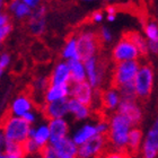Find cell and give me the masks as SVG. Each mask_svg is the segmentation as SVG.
<instances>
[{
    "label": "cell",
    "mask_w": 158,
    "mask_h": 158,
    "mask_svg": "<svg viewBox=\"0 0 158 158\" xmlns=\"http://www.w3.org/2000/svg\"><path fill=\"white\" fill-rule=\"evenodd\" d=\"M116 112L124 115L131 122L133 127H138L140 122L142 121V110L138 104V101H123L122 99Z\"/></svg>",
    "instance_id": "cell-13"
},
{
    "label": "cell",
    "mask_w": 158,
    "mask_h": 158,
    "mask_svg": "<svg viewBox=\"0 0 158 158\" xmlns=\"http://www.w3.org/2000/svg\"><path fill=\"white\" fill-rule=\"evenodd\" d=\"M97 135H98V133H97L96 124L87 123V124L82 125L79 130H77V131L73 133L71 139H73V142L79 147V146L84 145L85 142H87L88 140H90V139L94 138V137Z\"/></svg>",
    "instance_id": "cell-22"
},
{
    "label": "cell",
    "mask_w": 158,
    "mask_h": 158,
    "mask_svg": "<svg viewBox=\"0 0 158 158\" xmlns=\"http://www.w3.org/2000/svg\"><path fill=\"white\" fill-rule=\"evenodd\" d=\"M97 158H131V155L128 150H115L109 147Z\"/></svg>",
    "instance_id": "cell-30"
},
{
    "label": "cell",
    "mask_w": 158,
    "mask_h": 158,
    "mask_svg": "<svg viewBox=\"0 0 158 158\" xmlns=\"http://www.w3.org/2000/svg\"><path fill=\"white\" fill-rule=\"evenodd\" d=\"M123 35L130 39L132 42L135 43V45L138 48L139 52H140V56H148L149 49H148V43H147V40L142 36L139 32H135V31H129L127 33H124Z\"/></svg>",
    "instance_id": "cell-28"
},
{
    "label": "cell",
    "mask_w": 158,
    "mask_h": 158,
    "mask_svg": "<svg viewBox=\"0 0 158 158\" xmlns=\"http://www.w3.org/2000/svg\"><path fill=\"white\" fill-rule=\"evenodd\" d=\"M106 18L109 22H114L116 17V7L115 6H107L106 7Z\"/></svg>",
    "instance_id": "cell-34"
},
{
    "label": "cell",
    "mask_w": 158,
    "mask_h": 158,
    "mask_svg": "<svg viewBox=\"0 0 158 158\" xmlns=\"http://www.w3.org/2000/svg\"><path fill=\"white\" fill-rule=\"evenodd\" d=\"M41 158H45V157H41Z\"/></svg>",
    "instance_id": "cell-45"
},
{
    "label": "cell",
    "mask_w": 158,
    "mask_h": 158,
    "mask_svg": "<svg viewBox=\"0 0 158 158\" xmlns=\"http://www.w3.org/2000/svg\"><path fill=\"white\" fill-rule=\"evenodd\" d=\"M50 85H70L71 84V73H70L69 63L62 60L53 66L49 75Z\"/></svg>",
    "instance_id": "cell-14"
},
{
    "label": "cell",
    "mask_w": 158,
    "mask_h": 158,
    "mask_svg": "<svg viewBox=\"0 0 158 158\" xmlns=\"http://www.w3.org/2000/svg\"><path fill=\"white\" fill-rule=\"evenodd\" d=\"M7 8L15 18L19 20L28 19L33 13V10L28 6H26L22 0H10L7 5Z\"/></svg>",
    "instance_id": "cell-21"
},
{
    "label": "cell",
    "mask_w": 158,
    "mask_h": 158,
    "mask_svg": "<svg viewBox=\"0 0 158 158\" xmlns=\"http://www.w3.org/2000/svg\"><path fill=\"white\" fill-rule=\"evenodd\" d=\"M141 154L142 158L158 157V115L143 139Z\"/></svg>",
    "instance_id": "cell-10"
},
{
    "label": "cell",
    "mask_w": 158,
    "mask_h": 158,
    "mask_svg": "<svg viewBox=\"0 0 158 158\" xmlns=\"http://www.w3.org/2000/svg\"><path fill=\"white\" fill-rule=\"evenodd\" d=\"M28 31L34 36H41L46 28V7L41 5L39 8L33 10L28 18Z\"/></svg>",
    "instance_id": "cell-12"
},
{
    "label": "cell",
    "mask_w": 158,
    "mask_h": 158,
    "mask_svg": "<svg viewBox=\"0 0 158 158\" xmlns=\"http://www.w3.org/2000/svg\"><path fill=\"white\" fill-rule=\"evenodd\" d=\"M145 35L147 43H148V49L149 52L157 54L158 53V24L148 20L145 24Z\"/></svg>",
    "instance_id": "cell-20"
},
{
    "label": "cell",
    "mask_w": 158,
    "mask_h": 158,
    "mask_svg": "<svg viewBox=\"0 0 158 158\" xmlns=\"http://www.w3.org/2000/svg\"><path fill=\"white\" fill-rule=\"evenodd\" d=\"M152 85H154L152 67L147 62L141 63L138 73L135 78V81H133L138 101H147L149 98L152 90Z\"/></svg>",
    "instance_id": "cell-5"
},
{
    "label": "cell",
    "mask_w": 158,
    "mask_h": 158,
    "mask_svg": "<svg viewBox=\"0 0 158 158\" xmlns=\"http://www.w3.org/2000/svg\"><path fill=\"white\" fill-rule=\"evenodd\" d=\"M139 58H140V52L138 48L125 35L121 37V40L116 43L112 50V59L114 63L133 61L138 60Z\"/></svg>",
    "instance_id": "cell-6"
},
{
    "label": "cell",
    "mask_w": 158,
    "mask_h": 158,
    "mask_svg": "<svg viewBox=\"0 0 158 158\" xmlns=\"http://www.w3.org/2000/svg\"><path fill=\"white\" fill-rule=\"evenodd\" d=\"M73 158H77V157H73Z\"/></svg>",
    "instance_id": "cell-46"
},
{
    "label": "cell",
    "mask_w": 158,
    "mask_h": 158,
    "mask_svg": "<svg viewBox=\"0 0 158 158\" xmlns=\"http://www.w3.org/2000/svg\"><path fill=\"white\" fill-rule=\"evenodd\" d=\"M69 63L70 73H71V84L76 82H81L87 80V75H86L85 63L81 59L70 60L67 61Z\"/></svg>",
    "instance_id": "cell-25"
},
{
    "label": "cell",
    "mask_w": 158,
    "mask_h": 158,
    "mask_svg": "<svg viewBox=\"0 0 158 158\" xmlns=\"http://www.w3.org/2000/svg\"><path fill=\"white\" fill-rule=\"evenodd\" d=\"M40 109L42 111L43 116L49 121L53 118H63L69 113V98L44 103Z\"/></svg>",
    "instance_id": "cell-11"
},
{
    "label": "cell",
    "mask_w": 158,
    "mask_h": 158,
    "mask_svg": "<svg viewBox=\"0 0 158 158\" xmlns=\"http://www.w3.org/2000/svg\"><path fill=\"white\" fill-rule=\"evenodd\" d=\"M30 138H32L34 141L39 145L40 148L50 143V129L49 124H41L36 129H31Z\"/></svg>",
    "instance_id": "cell-27"
},
{
    "label": "cell",
    "mask_w": 158,
    "mask_h": 158,
    "mask_svg": "<svg viewBox=\"0 0 158 158\" xmlns=\"http://www.w3.org/2000/svg\"><path fill=\"white\" fill-rule=\"evenodd\" d=\"M104 1H105V2H112L113 0H104Z\"/></svg>",
    "instance_id": "cell-42"
},
{
    "label": "cell",
    "mask_w": 158,
    "mask_h": 158,
    "mask_svg": "<svg viewBox=\"0 0 158 158\" xmlns=\"http://www.w3.org/2000/svg\"><path fill=\"white\" fill-rule=\"evenodd\" d=\"M109 147L107 135H97L84 145L79 146L77 158H97Z\"/></svg>",
    "instance_id": "cell-8"
},
{
    "label": "cell",
    "mask_w": 158,
    "mask_h": 158,
    "mask_svg": "<svg viewBox=\"0 0 158 158\" xmlns=\"http://www.w3.org/2000/svg\"><path fill=\"white\" fill-rule=\"evenodd\" d=\"M48 124H49V129H50V143L51 145L60 141L61 139L68 137L69 124L64 120V118L50 120Z\"/></svg>",
    "instance_id": "cell-17"
},
{
    "label": "cell",
    "mask_w": 158,
    "mask_h": 158,
    "mask_svg": "<svg viewBox=\"0 0 158 158\" xmlns=\"http://www.w3.org/2000/svg\"><path fill=\"white\" fill-rule=\"evenodd\" d=\"M70 85H50L44 94V103H52L70 97Z\"/></svg>",
    "instance_id": "cell-19"
},
{
    "label": "cell",
    "mask_w": 158,
    "mask_h": 158,
    "mask_svg": "<svg viewBox=\"0 0 158 158\" xmlns=\"http://www.w3.org/2000/svg\"><path fill=\"white\" fill-rule=\"evenodd\" d=\"M121 101L122 98L120 92L115 87L111 86L110 88L101 90V106L103 110L110 111V112H113V111L116 112Z\"/></svg>",
    "instance_id": "cell-16"
},
{
    "label": "cell",
    "mask_w": 158,
    "mask_h": 158,
    "mask_svg": "<svg viewBox=\"0 0 158 158\" xmlns=\"http://www.w3.org/2000/svg\"><path fill=\"white\" fill-rule=\"evenodd\" d=\"M1 158H19V157H17V156H15V155H11V154H8V152H5V154L1 156Z\"/></svg>",
    "instance_id": "cell-41"
},
{
    "label": "cell",
    "mask_w": 158,
    "mask_h": 158,
    "mask_svg": "<svg viewBox=\"0 0 158 158\" xmlns=\"http://www.w3.org/2000/svg\"><path fill=\"white\" fill-rule=\"evenodd\" d=\"M98 35H99V39H101V42L105 43V44H109V43L112 42L113 40V35H112V32L107 28V27L103 26L101 27V30L98 31Z\"/></svg>",
    "instance_id": "cell-32"
},
{
    "label": "cell",
    "mask_w": 158,
    "mask_h": 158,
    "mask_svg": "<svg viewBox=\"0 0 158 158\" xmlns=\"http://www.w3.org/2000/svg\"><path fill=\"white\" fill-rule=\"evenodd\" d=\"M50 86V80L49 76H39L33 80V84H32V89H33V96L36 97L40 96L43 98L44 101V94H45L46 89L49 88Z\"/></svg>",
    "instance_id": "cell-29"
},
{
    "label": "cell",
    "mask_w": 158,
    "mask_h": 158,
    "mask_svg": "<svg viewBox=\"0 0 158 158\" xmlns=\"http://www.w3.org/2000/svg\"><path fill=\"white\" fill-rule=\"evenodd\" d=\"M61 58L64 61L80 59L76 35H70L67 39L66 43H64V45L62 48V51H61Z\"/></svg>",
    "instance_id": "cell-24"
},
{
    "label": "cell",
    "mask_w": 158,
    "mask_h": 158,
    "mask_svg": "<svg viewBox=\"0 0 158 158\" xmlns=\"http://www.w3.org/2000/svg\"><path fill=\"white\" fill-rule=\"evenodd\" d=\"M84 1H95V0H84Z\"/></svg>",
    "instance_id": "cell-43"
},
{
    "label": "cell",
    "mask_w": 158,
    "mask_h": 158,
    "mask_svg": "<svg viewBox=\"0 0 158 158\" xmlns=\"http://www.w3.org/2000/svg\"><path fill=\"white\" fill-rule=\"evenodd\" d=\"M140 64L141 63L139 62L138 60L115 63L114 69L112 71L111 86L118 89L121 88L122 86L133 84L139 68H140Z\"/></svg>",
    "instance_id": "cell-4"
},
{
    "label": "cell",
    "mask_w": 158,
    "mask_h": 158,
    "mask_svg": "<svg viewBox=\"0 0 158 158\" xmlns=\"http://www.w3.org/2000/svg\"><path fill=\"white\" fill-rule=\"evenodd\" d=\"M103 19H104V14H103V11H101V10H96V11H94V13L90 15V20H92V23H94V24L102 23Z\"/></svg>",
    "instance_id": "cell-35"
},
{
    "label": "cell",
    "mask_w": 158,
    "mask_h": 158,
    "mask_svg": "<svg viewBox=\"0 0 158 158\" xmlns=\"http://www.w3.org/2000/svg\"><path fill=\"white\" fill-rule=\"evenodd\" d=\"M34 107V101L32 96L27 95V94H19L13 99V102L9 106V111L14 116H22L25 113L32 111Z\"/></svg>",
    "instance_id": "cell-15"
},
{
    "label": "cell",
    "mask_w": 158,
    "mask_h": 158,
    "mask_svg": "<svg viewBox=\"0 0 158 158\" xmlns=\"http://www.w3.org/2000/svg\"><path fill=\"white\" fill-rule=\"evenodd\" d=\"M69 113L73 114V118L76 120L82 121V120H86V118H88L90 116L92 110H90L89 106L82 104L77 99L69 97Z\"/></svg>",
    "instance_id": "cell-26"
},
{
    "label": "cell",
    "mask_w": 158,
    "mask_h": 158,
    "mask_svg": "<svg viewBox=\"0 0 158 158\" xmlns=\"http://www.w3.org/2000/svg\"><path fill=\"white\" fill-rule=\"evenodd\" d=\"M0 129L3 131L7 141L23 143L30 138L31 124L23 118L14 116L9 111L0 120Z\"/></svg>",
    "instance_id": "cell-2"
},
{
    "label": "cell",
    "mask_w": 158,
    "mask_h": 158,
    "mask_svg": "<svg viewBox=\"0 0 158 158\" xmlns=\"http://www.w3.org/2000/svg\"><path fill=\"white\" fill-rule=\"evenodd\" d=\"M95 95L96 90L93 88L87 80L71 84V86H70V97L77 99L89 107H92V105L94 104Z\"/></svg>",
    "instance_id": "cell-9"
},
{
    "label": "cell",
    "mask_w": 158,
    "mask_h": 158,
    "mask_svg": "<svg viewBox=\"0 0 158 158\" xmlns=\"http://www.w3.org/2000/svg\"><path fill=\"white\" fill-rule=\"evenodd\" d=\"M6 137H5V133H3V131L0 129V147L1 146H5L6 145Z\"/></svg>",
    "instance_id": "cell-39"
},
{
    "label": "cell",
    "mask_w": 158,
    "mask_h": 158,
    "mask_svg": "<svg viewBox=\"0 0 158 158\" xmlns=\"http://www.w3.org/2000/svg\"><path fill=\"white\" fill-rule=\"evenodd\" d=\"M10 62H11V56L9 53L2 52L0 54V78L6 73V69L9 67Z\"/></svg>",
    "instance_id": "cell-31"
},
{
    "label": "cell",
    "mask_w": 158,
    "mask_h": 158,
    "mask_svg": "<svg viewBox=\"0 0 158 158\" xmlns=\"http://www.w3.org/2000/svg\"><path fill=\"white\" fill-rule=\"evenodd\" d=\"M51 146L54 149L58 158H73L78 156V146L73 142V139L68 137L61 139L56 143H52Z\"/></svg>",
    "instance_id": "cell-18"
},
{
    "label": "cell",
    "mask_w": 158,
    "mask_h": 158,
    "mask_svg": "<svg viewBox=\"0 0 158 158\" xmlns=\"http://www.w3.org/2000/svg\"><path fill=\"white\" fill-rule=\"evenodd\" d=\"M22 118L25 120V121L27 122V123H30V124H32V123H34L35 122V120H36V115L33 113V111H30V112L25 113Z\"/></svg>",
    "instance_id": "cell-38"
},
{
    "label": "cell",
    "mask_w": 158,
    "mask_h": 158,
    "mask_svg": "<svg viewBox=\"0 0 158 158\" xmlns=\"http://www.w3.org/2000/svg\"><path fill=\"white\" fill-rule=\"evenodd\" d=\"M8 24H10V16H9V14H7L3 11V13L0 14V27L6 26Z\"/></svg>",
    "instance_id": "cell-37"
},
{
    "label": "cell",
    "mask_w": 158,
    "mask_h": 158,
    "mask_svg": "<svg viewBox=\"0 0 158 158\" xmlns=\"http://www.w3.org/2000/svg\"><path fill=\"white\" fill-rule=\"evenodd\" d=\"M76 36L77 43H78L79 56L82 61L98 56L101 48L103 45L101 39H99L98 32H96L89 27H86V28H82Z\"/></svg>",
    "instance_id": "cell-3"
},
{
    "label": "cell",
    "mask_w": 158,
    "mask_h": 158,
    "mask_svg": "<svg viewBox=\"0 0 158 158\" xmlns=\"http://www.w3.org/2000/svg\"><path fill=\"white\" fill-rule=\"evenodd\" d=\"M87 75V81L94 89H99L104 81L106 73V63L98 56L89 58L84 61Z\"/></svg>",
    "instance_id": "cell-7"
},
{
    "label": "cell",
    "mask_w": 158,
    "mask_h": 158,
    "mask_svg": "<svg viewBox=\"0 0 158 158\" xmlns=\"http://www.w3.org/2000/svg\"><path fill=\"white\" fill-rule=\"evenodd\" d=\"M110 131L107 135L110 148L115 150H127L129 135L133 125L124 115L114 112L109 118Z\"/></svg>",
    "instance_id": "cell-1"
},
{
    "label": "cell",
    "mask_w": 158,
    "mask_h": 158,
    "mask_svg": "<svg viewBox=\"0 0 158 158\" xmlns=\"http://www.w3.org/2000/svg\"><path fill=\"white\" fill-rule=\"evenodd\" d=\"M143 135H142L141 129L139 127H133L129 135V141H128V150L130 155H137L142 148L143 143Z\"/></svg>",
    "instance_id": "cell-23"
},
{
    "label": "cell",
    "mask_w": 158,
    "mask_h": 158,
    "mask_svg": "<svg viewBox=\"0 0 158 158\" xmlns=\"http://www.w3.org/2000/svg\"><path fill=\"white\" fill-rule=\"evenodd\" d=\"M11 31H13V25H11V23L6 25V26L0 27V43L2 42V41H5V40L8 37V35L11 33Z\"/></svg>",
    "instance_id": "cell-33"
},
{
    "label": "cell",
    "mask_w": 158,
    "mask_h": 158,
    "mask_svg": "<svg viewBox=\"0 0 158 158\" xmlns=\"http://www.w3.org/2000/svg\"><path fill=\"white\" fill-rule=\"evenodd\" d=\"M5 7H6V0H0V14L3 13Z\"/></svg>",
    "instance_id": "cell-40"
},
{
    "label": "cell",
    "mask_w": 158,
    "mask_h": 158,
    "mask_svg": "<svg viewBox=\"0 0 158 158\" xmlns=\"http://www.w3.org/2000/svg\"><path fill=\"white\" fill-rule=\"evenodd\" d=\"M26 6H28L32 10H35L42 5V0H22Z\"/></svg>",
    "instance_id": "cell-36"
},
{
    "label": "cell",
    "mask_w": 158,
    "mask_h": 158,
    "mask_svg": "<svg viewBox=\"0 0 158 158\" xmlns=\"http://www.w3.org/2000/svg\"><path fill=\"white\" fill-rule=\"evenodd\" d=\"M0 158H1V152H0Z\"/></svg>",
    "instance_id": "cell-44"
}]
</instances>
